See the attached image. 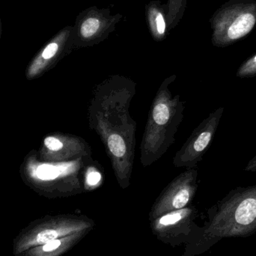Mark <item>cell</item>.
<instances>
[{"label":"cell","mask_w":256,"mask_h":256,"mask_svg":"<svg viewBox=\"0 0 256 256\" xmlns=\"http://www.w3.org/2000/svg\"><path fill=\"white\" fill-rule=\"evenodd\" d=\"M198 168H186L168 185L161 196L158 210H179L184 208L192 200L197 190Z\"/></svg>","instance_id":"cell-7"},{"label":"cell","mask_w":256,"mask_h":256,"mask_svg":"<svg viewBox=\"0 0 256 256\" xmlns=\"http://www.w3.org/2000/svg\"><path fill=\"white\" fill-rule=\"evenodd\" d=\"M256 233V184L230 191L212 208L206 228L210 245L232 238H248Z\"/></svg>","instance_id":"cell-3"},{"label":"cell","mask_w":256,"mask_h":256,"mask_svg":"<svg viewBox=\"0 0 256 256\" xmlns=\"http://www.w3.org/2000/svg\"><path fill=\"white\" fill-rule=\"evenodd\" d=\"M176 78L173 75L164 80L150 106L140 146V162L144 167L160 159L176 142L184 110L180 96H172L170 90Z\"/></svg>","instance_id":"cell-2"},{"label":"cell","mask_w":256,"mask_h":256,"mask_svg":"<svg viewBox=\"0 0 256 256\" xmlns=\"http://www.w3.org/2000/svg\"><path fill=\"white\" fill-rule=\"evenodd\" d=\"M256 24V3L228 6L216 16L213 43L226 46L248 36Z\"/></svg>","instance_id":"cell-4"},{"label":"cell","mask_w":256,"mask_h":256,"mask_svg":"<svg viewBox=\"0 0 256 256\" xmlns=\"http://www.w3.org/2000/svg\"><path fill=\"white\" fill-rule=\"evenodd\" d=\"M86 228V224L60 218H46L36 220L22 228L13 242L14 256L48 243L55 239L78 233Z\"/></svg>","instance_id":"cell-5"},{"label":"cell","mask_w":256,"mask_h":256,"mask_svg":"<svg viewBox=\"0 0 256 256\" xmlns=\"http://www.w3.org/2000/svg\"><path fill=\"white\" fill-rule=\"evenodd\" d=\"M148 20L152 34L156 40L164 38L166 31V16L159 6L152 4L148 8Z\"/></svg>","instance_id":"cell-10"},{"label":"cell","mask_w":256,"mask_h":256,"mask_svg":"<svg viewBox=\"0 0 256 256\" xmlns=\"http://www.w3.org/2000/svg\"><path fill=\"white\" fill-rule=\"evenodd\" d=\"M224 112V108H218L210 112L194 130L174 156L173 165L174 167L186 168L197 167L214 138Z\"/></svg>","instance_id":"cell-6"},{"label":"cell","mask_w":256,"mask_h":256,"mask_svg":"<svg viewBox=\"0 0 256 256\" xmlns=\"http://www.w3.org/2000/svg\"><path fill=\"white\" fill-rule=\"evenodd\" d=\"M236 76L239 78H250L256 76V54L250 57L239 67Z\"/></svg>","instance_id":"cell-14"},{"label":"cell","mask_w":256,"mask_h":256,"mask_svg":"<svg viewBox=\"0 0 256 256\" xmlns=\"http://www.w3.org/2000/svg\"><path fill=\"white\" fill-rule=\"evenodd\" d=\"M58 49H60V46L58 44L52 42L44 50L43 52H42V58L45 60H49L54 58L58 52Z\"/></svg>","instance_id":"cell-15"},{"label":"cell","mask_w":256,"mask_h":256,"mask_svg":"<svg viewBox=\"0 0 256 256\" xmlns=\"http://www.w3.org/2000/svg\"><path fill=\"white\" fill-rule=\"evenodd\" d=\"M76 238L74 234L27 250L16 256H60L67 250Z\"/></svg>","instance_id":"cell-8"},{"label":"cell","mask_w":256,"mask_h":256,"mask_svg":"<svg viewBox=\"0 0 256 256\" xmlns=\"http://www.w3.org/2000/svg\"><path fill=\"white\" fill-rule=\"evenodd\" d=\"M106 22L104 20L99 18L98 16H88L84 19L80 26L79 34L82 42H84V45H86V42L92 44V42L98 40L99 36H102L104 30Z\"/></svg>","instance_id":"cell-9"},{"label":"cell","mask_w":256,"mask_h":256,"mask_svg":"<svg viewBox=\"0 0 256 256\" xmlns=\"http://www.w3.org/2000/svg\"><path fill=\"white\" fill-rule=\"evenodd\" d=\"M186 0H168V13L166 15V24L172 27L178 22L183 14Z\"/></svg>","instance_id":"cell-12"},{"label":"cell","mask_w":256,"mask_h":256,"mask_svg":"<svg viewBox=\"0 0 256 256\" xmlns=\"http://www.w3.org/2000/svg\"><path fill=\"white\" fill-rule=\"evenodd\" d=\"M132 96L110 92L92 100L88 122L104 144L116 178L122 188L129 186L135 158L136 123L129 106Z\"/></svg>","instance_id":"cell-1"},{"label":"cell","mask_w":256,"mask_h":256,"mask_svg":"<svg viewBox=\"0 0 256 256\" xmlns=\"http://www.w3.org/2000/svg\"><path fill=\"white\" fill-rule=\"evenodd\" d=\"M192 210L190 208H182L179 210H174L167 214L162 216L159 220V224L164 226L174 225L178 224L182 220L188 218L192 214Z\"/></svg>","instance_id":"cell-13"},{"label":"cell","mask_w":256,"mask_h":256,"mask_svg":"<svg viewBox=\"0 0 256 256\" xmlns=\"http://www.w3.org/2000/svg\"><path fill=\"white\" fill-rule=\"evenodd\" d=\"M98 167L99 164L94 160L88 164L86 172L85 189H94L102 183L104 179L103 174Z\"/></svg>","instance_id":"cell-11"},{"label":"cell","mask_w":256,"mask_h":256,"mask_svg":"<svg viewBox=\"0 0 256 256\" xmlns=\"http://www.w3.org/2000/svg\"><path fill=\"white\" fill-rule=\"evenodd\" d=\"M246 172H256V155L252 158L248 162L246 166L244 168Z\"/></svg>","instance_id":"cell-16"}]
</instances>
